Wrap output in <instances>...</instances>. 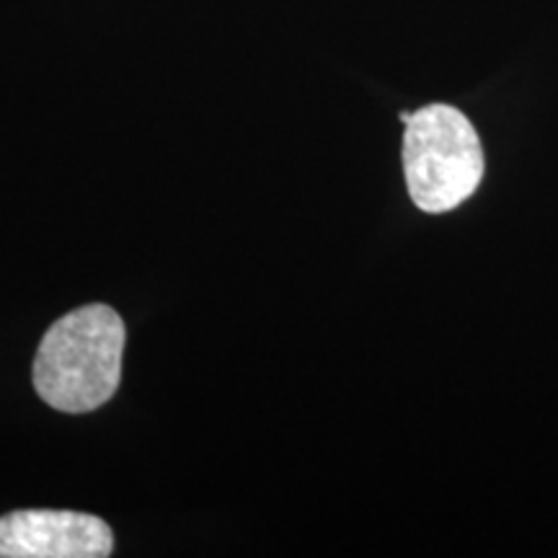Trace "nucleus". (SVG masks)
<instances>
[{
  "label": "nucleus",
  "mask_w": 558,
  "mask_h": 558,
  "mask_svg": "<svg viewBox=\"0 0 558 558\" xmlns=\"http://www.w3.org/2000/svg\"><path fill=\"white\" fill-rule=\"evenodd\" d=\"M124 320L104 303H90L54 320L34 357V388L47 407L86 414L107 403L122 380Z\"/></svg>",
  "instance_id": "f257e3e1"
},
{
  "label": "nucleus",
  "mask_w": 558,
  "mask_h": 558,
  "mask_svg": "<svg viewBox=\"0 0 558 558\" xmlns=\"http://www.w3.org/2000/svg\"><path fill=\"white\" fill-rule=\"evenodd\" d=\"M403 173L422 213H450L484 179V150L469 117L448 104L414 111L403 135Z\"/></svg>",
  "instance_id": "f03ea898"
},
{
  "label": "nucleus",
  "mask_w": 558,
  "mask_h": 558,
  "mask_svg": "<svg viewBox=\"0 0 558 558\" xmlns=\"http://www.w3.org/2000/svg\"><path fill=\"white\" fill-rule=\"evenodd\" d=\"M114 533L96 514L16 509L0 518V558H107Z\"/></svg>",
  "instance_id": "7ed1b4c3"
}]
</instances>
